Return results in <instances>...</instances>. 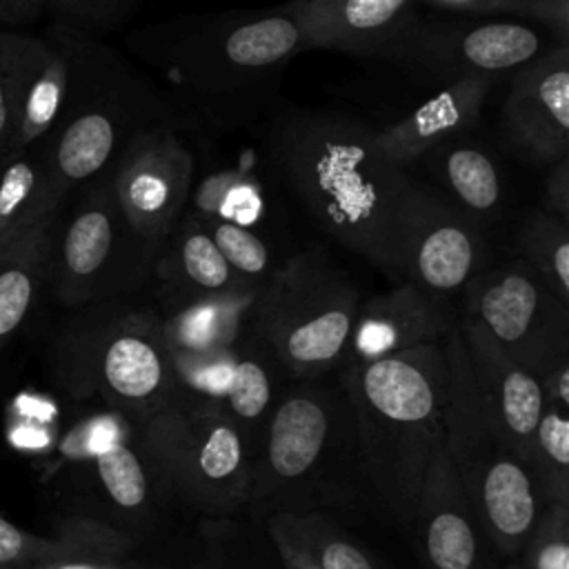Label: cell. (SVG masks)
Returning <instances> with one entry per match:
<instances>
[{
  "label": "cell",
  "mask_w": 569,
  "mask_h": 569,
  "mask_svg": "<svg viewBox=\"0 0 569 569\" xmlns=\"http://www.w3.org/2000/svg\"><path fill=\"white\" fill-rule=\"evenodd\" d=\"M529 467L545 505L569 502V420L567 409L545 402L529 447Z\"/></svg>",
  "instance_id": "f546056e"
},
{
  "label": "cell",
  "mask_w": 569,
  "mask_h": 569,
  "mask_svg": "<svg viewBox=\"0 0 569 569\" xmlns=\"http://www.w3.org/2000/svg\"><path fill=\"white\" fill-rule=\"evenodd\" d=\"M51 213L0 247V351L27 320L47 282L51 236L58 220Z\"/></svg>",
  "instance_id": "cb8c5ba5"
},
{
  "label": "cell",
  "mask_w": 569,
  "mask_h": 569,
  "mask_svg": "<svg viewBox=\"0 0 569 569\" xmlns=\"http://www.w3.org/2000/svg\"><path fill=\"white\" fill-rule=\"evenodd\" d=\"M538 31L518 22H418L389 60L445 84L520 69L540 53Z\"/></svg>",
  "instance_id": "4fadbf2b"
},
{
  "label": "cell",
  "mask_w": 569,
  "mask_h": 569,
  "mask_svg": "<svg viewBox=\"0 0 569 569\" xmlns=\"http://www.w3.org/2000/svg\"><path fill=\"white\" fill-rule=\"evenodd\" d=\"M73 553L76 545L67 529L56 538H42L0 516V569H33Z\"/></svg>",
  "instance_id": "836d02e7"
},
{
  "label": "cell",
  "mask_w": 569,
  "mask_h": 569,
  "mask_svg": "<svg viewBox=\"0 0 569 569\" xmlns=\"http://www.w3.org/2000/svg\"><path fill=\"white\" fill-rule=\"evenodd\" d=\"M491 76H467L445 84L405 118L373 129L378 151L398 167L425 158L433 147L465 136L480 118L482 104L493 87Z\"/></svg>",
  "instance_id": "7402d4cb"
},
{
  "label": "cell",
  "mask_w": 569,
  "mask_h": 569,
  "mask_svg": "<svg viewBox=\"0 0 569 569\" xmlns=\"http://www.w3.org/2000/svg\"><path fill=\"white\" fill-rule=\"evenodd\" d=\"M109 178L129 227L160 247L189 204L196 158L176 124H153L131 136Z\"/></svg>",
  "instance_id": "8fae6325"
},
{
  "label": "cell",
  "mask_w": 569,
  "mask_h": 569,
  "mask_svg": "<svg viewBox=\"0 0 569 569\" xmlns=\"http://www.w3.org/2000/svg\"><path fill=\"white\" fill-rule=\"evenodd\" d=\"M222 400L229 413L247 422L260 418L269 407L271 373L264 358L256 349H249V345H238L236 349Z\"/></svg>",
  "instance_id": "1f68e13d"
},
{
  "label": "cell",
  "mask_w": 569,
  "mask_h": 569,
  "mask_svg": "<svg viewBox=\"0 0 569 569\" xmlns=\"http://www.w3.org/2000/svg\"><path fill=\"white\" fill-rule=\"evenodd\" d=\"M518 258L569 305V224L567 220L536 209L529 213L516 238Z\"/></svg>",
  "instance_id": "83f0119b"
},
{
  "label": "cell",
  "mask_w": 569,
  "mask_h": 569,
  "mask_svg": "<svg viewBox=\"0 0 569 569\" xmlns=\"http://www.w3.org/2000/svg\"><path fill=\"white\" fill-rule=\"evenodd\" d=\"M456 322L458 313L449 300L402 280L389 291L360 300L342 362H367L409 347L445 340Z\"/></svg>",
  "instance_id": "ac0fdd59"
},
{
  "label": "cell",
  "mask_w": 569,
  "mask_h": 569,
  "mask_svg": "<svg viewBox=\"0 0 569 569\" xmlns=\"http://www.w3.org/2000/svg\"><path fill=\"white\" fill-rule=\"evenodd\" d=\"M269 533L302 551L320 569H376L356 542L316 513H278L269 520Z\"/></svg>",
  "instance_id": "4316f807"
},
{
  "label": "cell",
  "mask_w": 569,
  "mask_h": 569,
  "mask_svg": "<svg viewBox=\"0 0 569 569\" xmlns=\"http://www.w3.org/2000/svg\"><path fill=\"white\" fill-rule=\"evenodd\" d=\"M33 569H120L113 565L109 558H98V556H67L58 558L44 565H38Z\"/></svg>",
  "instance_id": "b9f144b4"
},
{
  "label": "cell",
  "mask_w": 569,
  "mask_h": 569,
  "mask_svg": "<svg viewBox=\"0 0 569 569\" xmlns=\"http://www.w3.org/2000/svg\"><path fill=\"white\" fill-rule=\"evenodd\" d=\"M189 211L198 216L222 218L247 229H256V224L264 218V196L256 178L236 171H220L193 180L189 196Z\"/></svg>",
  "instance_id": "f1b7e54d"
},
{
  "label": "cell",
  "mask_w": 569,
  "mask_h": 569,
  "mask_svg": "<svg viewBox=\"0 0 569 569\" xmlns=\"http://www.w3.org/2000/svg\"><path fill=\"white\" fill-rule=\"evenodd\" d=\"M273 542H276V547L280 551L284 569H320L311 558H307L302 551H298L289 542H284V540H273Z\"/></svg>",
  "instance_id": "7bdbcfd3"
},
{
  "label": "cell",
  "mask_w": 569,
  "mask_h": 569,
  "mask_svg": "<svg viewBox=\"0 0 569 569\" xmlns=\"http://www.w3.org/2000/svg\"><path fill=\"white\" fill-rule=\"evenodd\" d=\"M71 378L147 418L176 398L180 382L156 307L113 298L78 309L62 342Z\"/></svg>",
  "instance_id": "52a82bcc"
},
{
  "label": "cell",
  "mask_w": 569,
  "mask_h": 569,
  "mask_svg": "<svg viewBox=\"0 0 569 569\" xmlns=\"http://www.w3.org/2000/svg\"><path fill=\"white\" fill-rule=\"evenodd\" d=\"M0 51L11 91L9 153H18L38 147L58 122L69 84V53L58 24L51 38L0 31Z\"/></svg>",
  "instance_id": "9a60e30c"
},
{
  "label": "cell",
  "mask_w": 569,
  "mask_h": 569,
  "mask_svg": "<svg viewBox=\"0 0 569 569\" xmlns=\"http://www.w3.org/2000/svg\"><path fill=\"white\" fill-rule=\"evenodd\" d=\"M20 233H22V231H20Z\"/></svg>",
  "instance_id": "f6af8a7d"
},
{
  "label": "cell",
  "mask_w": 569,
  "mask_h": 569,
  "mask_svg": "<svg viewBox=\"0 0 569 569\" xmlns=\"http://www.w3.org/2000/svg\"><path fill=\"white\" fill-rule=\"evenodd\" d=\"M136 0H47V9L76 29H107L120 22Z\"/></svg>",
  "instance_id": "d590c367"
},
{
  "label": "cell",
  "mask_w": 569,
  "mask_h": 569,
  "mask_svg": "<svg viewBox=\"0 0 569 569\" xmlns=\"http://www.w3.org/2000/svg\"><path fill=\"white\" fill-rule=\"evenodd\" d=\"M189 211V209H187ZM193 213V211H191ZM196 220L204 227L222 258L231 264V269L240 276V280L251 287L253 291H260L280 262H276L273 249L269 240L253 229H247L242 224L211 218V216H198Z\"/></svg>",
  "instance_id": "4dcf8cb0"
},
{
  "label": "cell",
  "mask_w": 569,
  "mask_h": 569,
  "mask_svg": "<svg viewBox=\"0 0 569 569\" xmlns=\"http://www.w3.org/2000/svg\"><path fill=\"white\" fill-rule=\"evenodd\" d=\"M253 298L256 293L211 300L160 316L164 347L180 387L196 391L236 351L242 333L249 329Z\"/></svg>",
  "instance_id": "44dd1931"
},
{
  "label": "cell",
  "mask_w": 569,
  "mask_h": 569,
  "mask_svg": "<svg viewBox=\"0 0 569 569\" xmlns=\"http://www.w3.org/2000/svg\"><path fill=\"white\" fill-rule=\"evenodd\" d=\"M458 316L476 322L538 378L569 353V305L520 258L482 269L465 289Z\"/></svg>",
  "instance_id": "30bf717a"
},
{
  "label": "cell",
  "mask_w": 569,
  "mask_h": 569,
  "mask_svg": "<svg viewBox=\"0 0 569 569\" xmlns=\"http://www.w3.org/2000/svg\"><path fill=\"white\" fill-rule=\"evenodd\" d=\"M40 147L7 153L0 162V247L38 220L62 211Z\"/></svg>",
  "instance_id": "484cf974"
},
{
  "label": "cell",
  "mask_w": 569,
  "mask_h": 569,
  "mask_svg": "<svg viewBox=\"0 0 569 569\" xmlns=\"http://www.w3.org/2000/svg\"><path fill=\"white\" fill-rule=\"evenodd\" d=\"M520 553L525 569H569V507L547 505Z\"/></svg>",
  "instance_id": "e575fe53"
},
{
  "label": "cell",
  "mask_w": 569,
  "mask_h": 569,
  "mask_svg": "<svg viewBox=\"0 0 569 569\" xmlns=\"http://www.w3.org/2000/svg\"><path fill=\"white\" fill-rule=\"evenodd\" d=\"M398 258L402 280L451 302L487 269V236L476 218L420 187L402 218Z\"/></svg>",
  "instance_id": "7c38bea8"
},
{
  "label": "cell",
  "mask_w": 569,
  "mask_h": 569,
  "mask_svg": "<svg viewBox=\"0 0 569 569\" xmlns=\"http://www.w3.org/2000/svg\"><path fill=\"white\" fill-rule=\"evenodd\" d=\"M307 49L391 58L418 22L416 0H296Z\"/></svg>",
  "instance_id": "ffe728a7"
},
{
  "label": "cell",
  "mask_w": 569,
  "mask_h": 569,
  "mask_svg": "<svg viewBox=\"0 0 569 569\" xmlns=\"http://www.w3.org/2000/svg\"><path fill=\"white\" fill-rule=\"evenodd\" d=\"M525 18L547 27L560 44L569 42V0H529Z\"/></svg>",
  "instance_id": "8d00e7d4"
},
{
  "label": "cell",
  "mask_w": 569,
  "mask_h": 569,
  "mask_svg": "<svg viewBox=\"0 0 569 569\" xmlns=\"http://www.w3.org/2000/svg\"><path fill=\"white\" fill-rule=\"evenodd\" d=\"M440 11L458 13H516L525 16L529 0H416Z\"/></svg>",
  "instance_id": "f35d334b"
},
{
  "label": "cell",
  "mask_w": 569,
  "mask_h": 569,
  "mask_svg": "<svg viewBox=\"0 0 569 569\" xmlns=\"http://www.w3.org/2000/svg\"><path fill=\"white\" fill-rule=\"evenodd\" d=\"M360 300L325 251H298L256 293L249 329L289 373L318 376L345 360Z\"/></svg>",
  "instance_id": "8992f818"
},
{
  "label": "cell",
  "mask_w": 569,
  "mask_h": 569,
  "mask_svg": "<svg viewBox=\"0 0 569 569\" xmlns=\"http://www.w3.org/2000/svg\"><path fill=\"white\" fill-rule=\"evenodd\" d=\"M302 49L307 44L296 0L164 24L138 44L140 56L173 87L209 104L267 89Z\"/></svg>",
  "instance_id": "277c9868"
},
{
  "label": "cell",
  "mask_w": 569,
  "mask_h": 569,
  "mask_svg": "<svg viewBox=\"0 0 569 569\" xmlns=\"http://www.w3.org/2000/svg\"><path fill=\"white\" fill-rule=\"evenodd\" d=\"M96 469L98 478L107 491V496L120 507V509H138L147 500L149 482H147V469L140 456L122 445L113 442L96 453Z\"/></svg>",
  "instance_id": "d6a6232c"
},
{
  "label": "cell",
  "mask_w": 569,
  "mask_h": 569,
  "mask_svg": "<svg viewBox=\"0 0 569 569\" xmlns=\"http://www.w3.org/2000/svg\"><path fill=\"white\" fill-rule=\"evenodd\" d=\"M269 153L284 187L331 240L402 282L400 227L422 184L378 151L371 127L329 111H289L269 133Z\"/></svg>",
  "instance_id": "6da1fadb"
},
{
  "label": "cell",
  "mask_w": 569,
  "mask_h": 569,
  "mask_svg": "<svg viewBox=\"0 0 569 569\" xmlns=\"http://www.w3.org/2000/svg\"><path fill=\"white\" fill-rule=\"evenodd\" d=\"M425 158L456 207L478 222L496 216L502 204V178L487 149L473 144L465 133L433 147Z\"/></svg>",
  "instance_id": "d4e9b609"
},
{
  "label": "cell",
  "mask_w": 569,
  "mask_h": 569,
  "mask_svg": "<svg viewBox=\"0 0 569 569\" xmlns=\"http://www.w3.org/2000/svg\"><path fill=\"white\" fill-rule=\"evenodd\" d=\"M447 385L445 340L345 365L365 473L409 527L431 453L445 440Z\"/></svg>",
  "instance_id": "7a4b0ae2"
},
{
  "label": "cell",
  "mask_w": 569,
  "mask_h": 569,
  "mask_svg": "<svg viewBox=\"0 0 569 569\" xmlns=\"http://www.w3.org/2000/svg\"><path fill=\"white\" fill-rule=\"evenodd\" d=\"M149 284L156 289L160 316L211 300L258 293L240 280L187 209L158 247Z\"/></svg>",
  "instance_id": "e0dca14e"
},
{
  "label": "cell",
  "mask_w": 569,
  "mask_h": 569,
  "mask_svg": "<svg viewBox=\"0 0 569 569\" xmlns=\"http://www.w3.org/2000/svg\"><path fill=\"white\" fill-rule=\"evenodd\" d=\"M11 129H13V118H11V91H9V78H7V64L0 51V162L9 153L11 147Z\"/></svg>",
  "instance_id": "60d3db41"
},
{
  "label": "cell",
  "mask_w": 569,
  "mask_h": 569,
  "mask_svg": "<svg viewBox=\"0 0 569 569\" xmlns=\"http://www.w3.org/2000/svg\"><path fill=\"white\" fill-rule=\"evenodd\" d=\"M411 527L427 569H480V525L440 442L422 478Z\"/></svg>",
  "instance_id": "d6986e66"
},
{
  "label": "cell",
  "mask_w": 569,
  "mask_h": 569,
  "mask_svg": "<svg viewBox=\"0 0 569 569\" xmlns=\"http://www.w3.org/2000/svg\"><path fill=\"white\" fill-rule=\"evenodd\" d=\"M69 53V84L58 122L38 144L58 193L111 171L133 133L153 124H180L160 91L107 44L76 27L58 24Z\"/></svg>",
  "instance_id": "3957f363"
},
{
  "label": "cell",
  "mask_w": 569,
  "mask_h": 569,
  "mask_svg": "<svg viewBox=\"0 0 569 569\" xmlns=\"http://www.w3.org/2000/svg\"><path fill=\"white\" fill-rule=\"evenodd\" d=\"M500 129L507 144L529 162L553 164L569 156V47L536 56L516 69Z\"/></svg>",
  "instance_id": "5bb4252c"
},
{
  "label": "cell",
  "mask_w": 569,
  "mask_h": 569,
  "mask_svg": "<svg viewBox=\"0 0 569 569\" xmlns=\"http://www.w3.org/2000/svg\"><path fill=\"white\" fill-rule=\"evenodd\" d=\"M445 351L449 365L445 451L482 533L502 556H516L547 505L529 462L505 442L491 422L458 322L445 338Z\"/></svg>",
  "instance_id": "5b68a950"
},
{
  "label": "cell",
  "mask_w": 569,
  "mask_h": 569,
  "mask_svg": "<svg viewBox=\"0 0 569 569\" xmlns=\"http://www.w3.org/2000/svg\"><path fill=\"white\" fill-rule=\"evenodd\" d=\"M505 569H525V567L522 565H507Z\"/></svg>",
  "instance_id": "ee69618b"
},
{
  "label": "cell",
  "mask_w": 569,
  "mask_h": 569,
  "mask_svg": "<svg viewBox=\"0 0 569 569\" xmlns=\"http://www.w3.org/2000/svg\"><path fill=\"white\" fill-rule=\"evenodd\" d=\"M78 191L71 211H60L56 220L44 282L71 309L140 291L151 280L158 253L124 220L109 173Z\"/></svg>",
  "instance_id": "ba28073f"
},
{
  "label": "cell",
  "mask_w": 569,
  "mask_h": 569,
  "mask_svg": "<svg viewBox=\"0 0 569 569\" xmlns=\"http://www.w3.org/2000/svg\"><path fill=\"white\" fill-rule=\"evenodd\" d=\"M47 9V0H0V24L20 27L38 20Z\"/></svg>",
  "instance_id": "ab89813d"
},
{
  "label": "cell",
  "mask_w": 569,
  "mask_h": 569,
  "mask_svg": "<svg viewBox=\"0 0 569 569\" xmlns=\"http://www.w3.org/2000/svg\"><path fill=\"white\" fill-rule=\"evenodd\" d=\"M329 418L331 409L325 393L316 389L289 393L271 416L262 471L251 493H267L282 482L302 478L327 445Z\"/></svg>",
  "instance_id": "603a6c76"
},
{
  "label": "cell",
  "mask_w": 569,
  "mask_h": 569,
  "mask_svg": "<svg viewBox=\"0 0 569 569\" xmlns=\"http://www.w3.org/2000/svg\"><path fill=\"white\" fill-rule=\"evenodd\" d=\"M142 453L167 487L198 507L231 509L253 491L240 431L213 400L173 398L160 407L142 429Z\"/></svg>",
  "instance_id": "9c48e42d"
},
{
  "label": "cell",
  "mask_w": 569,
  "mask_h": 569,
  "mask_svg": "<svg viewBox=\"0 0 569 569\" xmlns=\"http://www.w3.org/2000/svg\"><path fill=\"white\" fill-rule=\"evenodd\" d=\"M476 387L485 400L496 431L529 462V447L545 409L540 378L505 351L476 322L458 316Z\"/></svg>",
  "instance_id": "2e32d148"
},
{
  "label": "cell",
  "mask_w": 569,
  "mask_h": 569,
  "mask_svg": "<svg viewBox=\"0 0 569 569\" xmlns=\"http://www.w3.org/2000/svg\"><path fill=\"white\" fill-rule=\"evenodd\" d=\"M542 209L562 220H569V156L549 164Z\"/></svg>",
  "instance_id": "74e56055"
}]
</instances>
